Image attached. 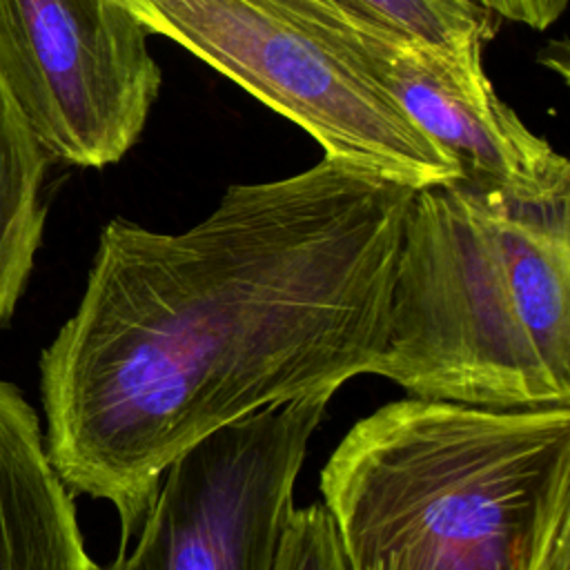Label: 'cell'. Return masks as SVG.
<instances>
[{
    "label": "cell",
    "instance_id": "6da1fadb",
    "mask_svg": "<svg viewBox=\"0 0 570 570\" xmlns=\"http://www.w3.org/2000/svg\"><path fill=\"white\" fill-rule=\"evenodd\" d=\"M416 189L323 156L227 187L167 234L109 220L76 314L42 352L47 456L109 501L120 550L167 465L265 405L372 374Z\"/></svg>",
    "mask_w": 570,
    "mask_h": 570
},
{
    "label": "cell",
    "instance_id": "7a4b0ae2",
    "mask_svg": "<svg viewBox=\"0 0 570 570\" xmlns=\"http://www.w3.org/2000/svg\"><path fill=\"white\" fill-rule=\"evenodd\" d=\"M372 374L490 410L570 403V180L416 189Z\"/></svg>",
    "mask_w": 570,
    "mask_h": 570
},
{
    "label": "cell",
    "instance_id": "3957f363",
    "mask_svg": "<svg viewBox=\"0 0 570 570\" xmlns=\"http://www.w3.org/2000/svg\"><path fill=\"white\" fill-rule=\"evenodd\" d=\"M321 492L350 570H570V407L392 401Z\"/></svg>",
    "mask_w": 570,
    "mask_h": 570
},
{
    "label": "cell",
    "instance_id": "277c9868",
    "mask_svg": "<svg viewBox=\"0 0 570 570\" xmlns=\"http://www.w3.org/2000/svg\"><path fill=\"white\" fill-rule=\"evenodd\" d=\"M163 36L305 129L323 156L414 189L461 178L305 0H120Z\"/></svg>",
    "mask_w": 570,
    "mask_h": 570
},
{
    "label": "cell",
    "instance_id": "5b68a950",
    "mask_svg": "<svg viewBox=\"0 0 570 570\" xmlns=\"http://www.w3.org/2000/svg\"><path fill=\"white\" fill-rule=\"evenodd\" d=\"M334 392L265 405L185 448L136 546L94 570H274L307 443Z\"/></svg>",
    "mask_w": 570,
    "mask_h": 570
},
{
    "label": "cell",
    "instance_id": "8992f818",
    "mask_svg": "<svg viewBox=\"0 0 570 570\" xmlns=\"http://www.w3.org/2000/svg\"><path fill=\"white\" fill-rule=\"evenodd\" d=\"M160 82L149 33L120 0H0V85L49 158L118 163Z\"/></svg>",
    "mask_w": 570,
    "mask_h": 570
},
{
    "label": "cell",
    "instance_id": "52a82bcc",
    "mask_svg": "<svg viewBox=\"0 0 570 570\" xmlns=\"http://www.w3.org/2000/svg\"><path fill=\"white\" fill-rule=\"evenodd\" d=\"M403 114L461 167L463 183L537 189L570 180L568 160L494 91L483 42L439 45L327 0H305Z\"/></svg>",
    "mask_w": 570,
    "mask_h": 570
},
{
    "label": "cell",
    "instance_id": "ba28073f",
    "mask_svg": "<svg viewBox=\"0 0 570 570\" xmlns=\"http://www.w3.org/2000/svg\"><path fill=\"white\" fill-rule=\"evenodd\" d=\"M36 410L0 379V570H94Z\"/></svg>",
    "mask_w": 570,
    "mask_h": 570
},
{
    "label": "cell",
    "instance_id": "9c48e42d",
    "mask_svg": "<svg viewBox=\"0 0 570 570\" xmlns=\"http://www.w3.org/2000/svg\"><path fill=\"white\" fill-rule=\"evenodd\" d=\"M47 160L0 85V327L13 316L42 240Z\"/></svg>",
    "mask_w": 570,
    "mask_h": 570
},
{
    "label": "cell",
    "instance_id": "30bf717a",
    "mask_svg": "<svg viewBox=\"0 0 570 570\" xmlns=\"http://www.w3.org/2000/svg\"><path fill=\"white\" fill-rule=\"evenodd\" d=\"M345 11L379 20L392 29L439 42L468 45L488 40V13L474 0H327Z\"/></svg>",
    "mask_w": 570,
    "mask_h": 570
},
{
    "label": "cell",
    "instance_id": "8fae6325",
    "mask_svg": "<svg viewBox=\"0 0 570 570\" xmlns=\"http://www.w3.org/2000/svg\"><path fill=\"white\" fill-rule=\"evenodd\" d=\"M274 570H350L325 503H312L292 512Z\"/></svg>",
    "mask_w": 570,
    "mask_h": 570
},
{
    "label": "cell",
    "instance_id": "7c38bea8",
    "mask_svg": "<svg viewBox=\"0 0 570 570\" xmlns=\"http://www.w3.org/2000/svg\"><path fill=\"white\" fill-rule=\"evenodd\" d=\"M485 11L499 13L510 22L525 24L530 29L543 31L554 24L568 7V0H474Z\"/></svg>",
    "mask_w": 570,
    "mask_h": 570
}]
</instances>
